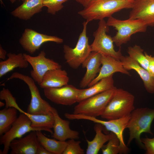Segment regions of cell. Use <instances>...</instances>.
I'll return each instance as SVG.
<instances>
[{
    "instance_id": "1",
    "label": "cell",
    "mask_w": 154,
    "mask_h": 154,
    "mask_svg": "<svg viewBox=\"0 0 154 154\" xmlns=\"http://www.w3.org/2000/svg\"><path fill=\"white\" fill-rule=\"evenodd\" d=\"M134 2L133 0H93L78 13L88 23L100 20L112 16L122 9H131Z\"/></svg>"
},
{
    "instance_id": "2",
    "label": "cell",
    "mask_w": 154,
    "mask_h": 154,
    "mask_svg": "<svg viewBox=\"0 0 154 154\" xmlns=\"http://www.w3.org/2000/svg\"><path fill=\"white\" fill-rule=\"evenodd\" d=\"M154 119V109L147 107L134 109L130 115V117L126 126L129 131V137L127 145L135 139L142 148L145 146L141 141L140 136L144 133L153 134L151 130V125Z\"/></svg>"
},
{
    "instance_id": "3",
    "label": "cell",
    "mask_w": 154,
    "mask_h": 154,
    "mask_svg": "<svg viewBox=\"0 0 154 154\" xmlns=\"http://www.w3.org/2000/svg\"><path fill=\"white\" fill-rule=\"evenodd\" d=\"M135 98L134 96L128 91L117 88L101 117L110 120L129 115L135 109Z\"/></svg>"
},
{
    "instance_id": "4",
    "label": "cell",
    "mask_w": 154,
    "mask_h": 154,
    "mask_svg": "<svg viewBox=\"0 0 154 154\" xmlns=\"http://www.w3.org/2000/svg\"><path fill=\"white\" fill-rule=\"evenodd\" d=\"M106 23L109 27H112L117 30L116 34L112 38L114 42L119 47L129 41L133 34L145 32L148 27L141 20L129 18L121 20L112 16L108 18Z\"/></svg>"
},
{
    "instance_id": "5",
    "label": "cell",
    "mask_w": 154,
    "mask_h": 154,
    "mask_svg": "<svg viewBox=\"0 0 154 154\" xmlns=\"http://www.w3.org/2000/svg\"><path fill=\"white\" fill-rule=\"evenodd\" d=\"M117 88L115 87L80 102L74 107L73 114L95 117L101 116Z\"/></svg>"
},
{
    "instance_id": "6",
    "label": "cell",
    "mask_w": 154,
    "mask_h": 154,
    "mask_svg": "<svg viewBox=\"0 0 154 154\" xmlns=\"http://www.w3.org/2000/svg\"><path fill=\"white\" fill-rule=\"evenodd\" d=\"M88 23L86 21L83 22V30L74 48H71L66 44L63 46L64 57L66 62L73 69L78 68L92 52L90 45L89 43L88 38L87 36Z\"/></svg>"
},
{
    "instance_id": "7",
    "label": "cell",
    "mask_w": 154,
    "mask_h": 154,
    "mask_svg": "<svg viewBox=\"0 0 154 154\" xmlns=\"http://www.w3.org/2000/svg\"><path fill=\"white\" fill-rule=\"evenodd\" d=\"M109 30V26L104 19L100 20L98 27L93 33L94 39L90 45L92 51L111 56L120 60L122 56L121 48L117 51L115 50L112 37L106 34Z\"/></svg>"
},
{
    "instance_id": "8",
    "label": "cell",
    "mask_w": 154,
    "mask_h": 154,
    "mask_svg": "<svg viewBox=\"0 0 154 154\" xmlns=\"http://www.w3.org/2000/svg\"><path fill=\"white\" fill-rule=\"evenodd\" d=\"M14 78L23 80L29 89L31 98L27 112L31 114H47L52 112L53 107L42 98L35 82L31 77L16 72L13 73L7 80Z\"/></svg>"
},
{
    "instance_id": "9",
    "label": "cell",
    "mask_w": 154,
    "mask_h": 154,
    "mask_svg": "<svg viewBox=\"0 0 154 154\" xmlns=\"http://www.w3.org/2000/svg\"><path fill=\"white\" fill-rule=\"evenodd\" d=\"M130 115L119 119L107 121L82 114H73L72 118L74 120L85 119L92 121L95 123L101 124L103 126V131L113 132L119 139L121 149L120 154H126L129 151V149L124 143L123 132L126 128L130 119Z\"/></svg>"
},
{
    "instance_id": "10",
    "label": "cell",
    "mask_w": 154,
    "mask_h": 154,
    "mask_svg": "<svg viewBox=\"0 0 154 154\" xmlns=\"http://www.w3.org/2000/svg\"><path fill=\"white\" fill-rule=\"evenodd\" d=\"M29 117L22 113L20 114L13 124L10 129L1 136L0 144L3 145L2 154H7L10 149V144L14 139L21 138L26 133L33 131H42L31 126Z\"/></svg>"
},
{
    "instance_id": "11",
    "label": "cell",
    "mask_w": 154,
    "mask_h": 154,
    "mask_svg": "<svg viewBox=\"0 0 154 154\" xmlns=\"http://www.w3.org/2000/svg\"><path fill=\"white\" fill-rule=\"evenodd\" d=\"M25 59L31 66L33 69L30 72L31 77L39 85L42 82L43 77L48 71L53 69L61 68L58 63L52 59L47 58L44 50L40 51L35 56L23 53Z\"/></svg>"
},
{
    "instance_id": "12",
    "label": "cell",
    "mask_w": 154,
    "mask_h": 154,
    "mask_svg": "<svg viewBox=\"0 0 154 154\" xmlns=\"http://www.w3.org/2000/svg\"><path fill=\"white\" fill-rule=\"evenodd\" d=\"M48 42L61 44L63 42V40L56 36L41 33L27 28L19 40V43L23 49L31 54L38 50L43 44Z\"/></svg>"
},
{
    "instance_id": "13",
    "label": "cell",
    "mask_w": 154,
    "mask_h": 154,
    "mask_svg": "<svg viewBox=\"0 0 154 154\" xmlns=\"http://www.w3.org/2000/svg\"><path fill=\"white\" fill-rule=\"evenodd\" d=\"M80 90L68 84L60 87L45 88L44 92L45 96L52 102L70 106L77 102Z\"/></svg>"
},
{
    "instance_id": "14",
    "label": "cell",
    "mask_w": 154,
    "mask_h": 154,
    "mask_svg": "<svg viewBox=\"0 0 154 154\" xmlns=\"http://www.w3.org/2000/svg\"><path fill=\"white\" fill-rule=\"evenodd\" d=\"M129 18L143 21L147 26H154V0H135Z\"/></svg>"
},
{
    "instance_id": "15",
    "label": "cell",
    "mask_w": 154,
    "mask_h": 154,
    "mask_svg": "<svg viewBox=\"0 0 154 154\" xmlns=\"http://www.w3.org/2000/svg\"><path fill=\"white\" fill-rule=\"evenodd\" d=\"M40 144L36 131H31L24 137L13 140L10 144L11 154H36Z\"/></svg>"
},
{
    "instance_id": "16",
    "label": "cell",
    "mask_w": 154,
    "mask_h": 154,
    "mask_svg": "<svg viewBox=\"0 0 154 154\" xmlns=\"http://www.w3.org/2000/svg\"><path fill=\"white\" fill-rule=\"evenodd\" d=\"M101 63L102 66L98 74L88 85L89 87L101 79L116 72H119L130 75L128 71L124 68L121 62L112 57L102 54Z\"/></svg>"
},
{
    "instance_id": "17",
    "label": "cell",
    "mask_w": 154,
    "mask_h": 154,
    "mask_svg": "<svg viewBox=\"0 0 154 154\" xmlns=\"http://www.w3.org/2000/svg\"><path fill=\"white\" fill-rule=\"evenodd\" d=\"M51 111L54 117L53 126L54 132L52 137L56 140L66 141L67 139H78L79 133L76 131L71 129L70 127V121L62 119L59 116L56 110L53 108Z\"/></svg>"
},
{
    "instance_id": "18",
    "label": "cell",
    "mask_w": 154,
    "mask_h": 154,
    "mask_svg": "<svg viewBox=\"0 0 154 154\" xmlns=\"http://www.w3.org/2000/svg\"><path fill=\"white\" fill-rule=\"evenodd\" d=\"M101 57L102 54L100 53L92 51L82 64L83 68H86V71L80 82L81 88L88 86L97 76L102 65Z\"/></svg>"
},
{
    "instance_id": "19",
    "label": "cell",
    "mask_w": 154,
    "mask_h": 154,
    "mask_svg": "<svg viewBox=\"0 0 154 154\" xmlns=\"http://www.w3.org/2000/svg\"><path fill=\"white\" fill-rule=\"evenodd\" d=\"M120 61L126 70H133L137 72L143 80L144 87L148 92L151 94L154 93V77L148 71L129 56L122 55Z\"/></svg>"
},
{
    "instance_id": "20",
    "label": "cell",
    "mask_w": 154,
    "mask_h": 154,
    "mask_svg": "<svg viewBox=\"0 0 154 154\" xmlns=\"http://www.w3.org/2000/svg\"><path fill=\"white\" fill-rule=\"evenodd\" d=\"M69 81L66 71L61 68H56L49 70L45 73L39 86L43 89L59 88L68 84Z\"/></svg>"
},
{
    "instance_id": "21",
    "label": "cell",
    "mask_w": 154,
    "mask_h": 154,
    "mask_svg": "<svg viewBox=\"0 0 154 154\" xmlns=\"http://www.w3.org/2000/svg\"><path fill=\"white\" fill-rule=\"evenodd\" d=\"M43 7L42 0H25L11 13L15 17L27 20L35 14L40 12Z\"/></svg>"
},
{
    "instance_id": "22",
    "label": "cell",
    "mask_w": 154,
    "mask_h": 154,
    "mask_svg": "<svg viewBox=\"0 0 154 154\" xmlns=\"http://www.w3.org/2000/svg\"><path fill=\"white\" fill-rule=\"evenodd\" d=\"M113 75L101 79L88 88L80 89L77 102L114 88Z\"/></svg>"
},
{
    "instance_id": "23",
    "label": "cell",
    "mask_w": 154,
    "mask_h": 154,
    "mask_svg": "<svg viewBox=\"0 0 154 154\" xmlns=\"http://www.w3.org/2000/svg\"><path fill=\"white\" fill-rule=\"evenodd\" d=\"M7 55V59L0 62V78L15 68H25L28 67L29 63L25 59L23 53L9 52Z\"/></svg>"
},
{
    "instance_id": "24",
    "label": "cell",
    "mask_w": 154,
    "mask_h": 154,
    "mask_svg": "<svg viewBox=\"0 0 154 154\" xmlns=\"http://www.w3.org/2000/svg\"><path fill=\"white\" fill-rule=\"evenodd\" d=\"M96 132L93 139L90 141L86 139L88 145L86 154H97L104 144L108 141L111 136V132L105 134L102 132L103 126L101 124L96 123L94 127Z\"/></svg>"
},
{
    "instance_id": "25",
    "label": "cell",
    "mask_w": 154,
    "mask_h": 154,
    "mask_svg": "<svg viewBox=\"0 0 154 154\" xmlns=\"http://www.w3.org/2000/svg\"><path fill=\"white\" fill-rule=\"evenodd\" d=\"M19 112L27 115L30 119L31 126L34 128L50 132L52 134L54 122V117L52 112L47 114H31L24 112L21 109Z\"/></svg>"
},
{
    "instance_id": "26",
    "label": "cell",
    "mask_w": 154,
    "mask_h": 154,
    "mask_svg": "<svg viewBox=\"0 0 154 154\" xmlns=\"http://www.w3.org/2000/svg\"><path fill=\"white\" fill-rule=\"evenodd\" d=\"M36 132L40 143L51 154H62L67 146V141L48 138L41 131H37Z\"/></svg>"
},
{
    "instance_id": "27",
    "label": "cell",
    "mask_w": 154,
    "mask_h": 154,
    "mask_svg": "<svg viewBox=\"0 0 154 154\" xmlns=\"http://www.w3.org/2000/svg\"><path fill=\"white\" fill-rule=\"evenodd\" d=\"M17 110L13 107L4 109L0 111V135L7 132L11 128L17 118Z\"/></svg>"
},
{
    "instance_id": "28",
    "label": "cell",
    "mask_w": 154,
    "mask_h": 154,
    "mask_svg": "<svg viewBox=\"0 0 154 154\" xmlns=\"http://www.w3.org/2000/svg\"><path fill=\"white\" fill-rule=\"evenodd\" d=\"M127 52L131 58L148 71V61L143 53V50L140 46L135 45L133 46H129Z\"/></svg>"
},
{
    "instance_id": "29",
    "label": "cell",
    "mask_w": 154,
    "mask_h": 154,
    "mask_svg": "<svg viewBox=\"0 0 154 154\" xmlns=\"http://www.w3.org/2000/svg\"><path fill=\"white\" fill-rule=\"evenodd\" d=\"M111 132V136L107 144L104 145L101 148L103 154H117L120 153V141L117 136Z\"/></svg>"
},
{
    "instance_id": "30",
    "label": "cell",
    "mask_w": 154,
    "mask_h": 154,
    "mask_svg": "<svg viewBox=\"0 0 154 154\" xmlns=\"http://www.w3.org/2000/svg\"><path fill=\"white\" fill-rule=\"evenodd\" d=\"M68 0H42L44 7H47L48 13L54 15L63 8V4Z\"/></svg>"
},
{
    "instance_id": "31",
    "label": "cell",
    "mask_w": 154,
    "mask_h": 154,
    "mask_svg": "<svg viewBox=\"0 0 154 154\" xmlns=\"http://www.w3.org/2000/svg\"><path fill=\"white\" fill-rule=\"evenodd\" d=\"M0 99L4 100L5 102V108L13 107L18 110L19 108L11 92L7 88H3L0 92Z\"/></svg>"
},
{
    "instance_id": "32",
    "label": "cell",
    "mask_w": 154,
    "mask_h": 154,
    "mask_svg": "<svg viewBox=\"0 0 154 154\" xmlns=\"http://www.w3.org/2000/svg\"><path fill=\"white\" fill-rule=\"evenodd\" d=\"M62 154H84V150L80 146L81 141L74 139H69Z\"/></svg>"
},
{
    "instance_id": "33",
    "label": "cell",
    "mask_w": 154,
    "mask_h": 154,
    "mask_svg": "<svg viewBox=\"0 0 154 154\" xmlns=\"http://www.w3.org/2000/svg\"><path fill=\"white\" fill-rule=\"evenodd\" d=\"M141 141L146 150L145 153L154 154V137L150 138L146 137L141 138Z\"/></svg>"
},
{
    "instance_id": "34",
    "label": "cell",
    "mask_w": 154,
    "mask_h": 154,
    "mask_svg": "<svg viewBox=\"0 0 154 154\" xmlns=\"http://www.w3.org/2000/svg\"><path fill=\"white\" fill-rule=\"evenodd\" d=\"M144 53L148 61V71L154 77V56L148 54L146 52Z\"/></svg>"
},
{
    "instance_id": "35",
    "label": "cell",
    "mask_w": 154,
    "mask_h": 154,
    "mask_svg": "<svg viewBox=\"0 0 154 154\" xmlns=\"http://www.w3.org/2000/svg\"><path fill=\"white\" fill-rule=\"evenodd\" d=\"M36 154H51L47 151L40 143L37 148Z\"/></svg>"
},
{
    "instance_id": "36",
    "label": "cell",
    "mask_w": 154,
    "mask_h": 154,
    "mask_svg": "<svg viewBox=\"0 0 154 154\" xmlns=\"http://www.w3.org/2000/svg\"><path fill=\"white\" fill-rule=\"evenodd\" d=\"M6 51L3 49L1 44L0 45V58L4 60L6 58V56L7 55Z\"/></svg>"
},
{
    "instance_id": "37",
    "label": "cell",
    "mask_w": 154,
    "mask_h": 154,
    "mask_svg": "<svg viewBox=\"0 0 154 154\" xmlns=\"http://www.w3.org/2000/svg\"><path fill=\"white\" fill-rule=\"evenodd\" d=\"M80 3L84 7L87 6L93 0H74Z\"/></svg>"
},
{
    "instance_id": "38",
    "label": "cell",
    "mask_w": 154,
    "mask_h": 154,
    "mask_svg": "<svg viewBox=\"0 0 154 154\" xmlns=\"http://www.w3.org/2000/svg\"><path fill=\"white\" fill-rule=\"evenodd\" d=\"M5 105V104L3 102L0 101V107H1Z\"/></svg>"
},
{
    "instance_id": "39",
    "label": "cell",
    "mask_w": 154,
    "mask_h": 154,
    "mask_svg": "<svg viewBox=\"0 0 154 154\" xmlns=\"http://www.w3.org/2000/svg\"><path fill=\"white\" fill-rule=\"evenodd\" d=\"M16 0H9L12 3H13Z\"/></svg>"
},
{
    "instance_id": "40",
    "label": "cell",
    "mask_w": 154,
    "mask_h": 154,
    "mask_svg": "<svg viewBox=\"0 0 154 154\" xmlns=\"http://www.w3.org/2000/svg\"><path fill=\"white\" fill-rule=\"evenodd\" d=\"M19 1H21L23 2L25 0H19Z\"/></svg>"
},
{
    "instance_id": "41",
    "label": "cell",
    "mask_w": 154,
    "mask_h": 154,
    "mask_svg": "<svg viewBox=\"0 0 154 154\" xmlns=\"http://www.w3.org/2000/svg\"></svg>"
}]
</instances>
